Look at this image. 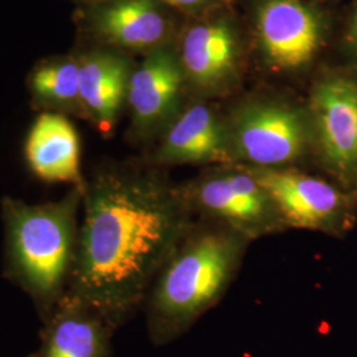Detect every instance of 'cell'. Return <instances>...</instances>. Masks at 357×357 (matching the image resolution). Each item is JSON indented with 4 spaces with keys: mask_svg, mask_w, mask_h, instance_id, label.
<instances>
[{
    "mask_svg": "<svg viewBox=\"0 0 357 357\" xmlns=\"http://www.w3.org/2000/svg\"><path fill=\"white\" fill-rule=\"evenodd\" d=\"M82 119L109 137L126 105L128 82L137 65L131 57L110 48L77 43Z\"/></svg>",
    "mask_w": 357,
    "mask_h": 357,
    "instance_id": "8fae6325",
    "label": "cell"
},
{
    "mask_svg": "<svg viewBox=\"0 0 357 357\" xmlns=\"http://www.w3.org/2000/svg\"><path fill=\"white\" fill-rule=\"evenodd\" d=\"M153 1L163 4L165 7H172L181 11H195V10H202L213 4L216 0H153Z\"/></svg>",
    "mask_w": 357,
    "mask_h": 357,
    "instance_id": "e0dca14e",
    "label": "cell"
},
{
    "mask_svg": "<svg viewBox=\"0 0 357 357\" xmlns=\"http://www.w3.org/2000/svg\"><path fill=\"white\" fill-rule=\"evenodd\" d=\"M150 163L156 167L233 165L225 119L204 103L183 109L160 137Z\"/></svg>",
    "mask_w": 357,
    "mask_h": 357,
    "instance_id": "4fadbf2b",
    "label": "cell"
},
{
    "mask_svg": "<svg viewBox=\"0 0 357 357\" xmlns=\"http://www.w3.org/2000/svg\"><path fill=\"white\" fill-rule=\"evenodd\" d=\"M82 187H70L64 197L47 203L29 204L13 196L0 202L6 275L29 296L41 320L68 289L76 255Z\"/></svg>",
    "mask_w": 357,
    "mask_h": 357,
    "instance_id": "3957f363",
    "label": "cell"
},
{
    "mask_svg": "<svg viewBox=\"0 0 357 357\" xmlns=\"http://www.w3.org/2000/svg\"><path fill=\"white\" fill-rule=\"evenodd\" d=\"M345 43H347L348 50L351 51V53L357 57V6L355 7V11L352 13L349 24L347 28Z\"/></svg>",
    "mask_w": 357,
    "mask_h": 357,
    "instance_id": "ac0fdd59",
    "label": "cell"
},
{
    "mask_svg": "<svg viewBox=\"0 0 357 357\" xmlns=\"http://www.w3.org/2000/svg\"><path fill=\"white\" fill-rule=\"evenodd\" d=\"M73 23L78 43L126 54H147L165 47L174 33L167 7L153 0H102L77 7Z\"/></svg>",
    "mask_w": 357,
    "mask_h": 357,
    "instance_id": "8992f818",
    "label": "cell"
},
{
    "mask_svg": "<svg viewBox=\"0 0 357 357\" xmlns=\"http://www.w3.org/2000/svg\"><path fill=\"white\" fill-rule=\"evenodd\" d=\"M180 187L193 215L236 230L249 241L287 229L268 192L243 165L216 166Z\"/></svg>",
    "mask_w": 357,
    "mask_h": 357,
    "instance_id": "5b68a950",
    "label": "cell"
},
{
    "mask_svg": "<svg viewBox=\"0 0 357 357\" xmlns=\"http://www.w3.org/2000/svg\"><path fill=\"white\" fill-rule=\"evenodd\" d=\"M187 78L178 59V48L167 44L144 56L128 82L130 112L128 137L146 144L160 139L178 116Z\"/></svg>",
    "mask_w": 357,
    "mask_h": 357,
    "instance_id": "52a82bcc",
    "label": "cell"
},
{
    "mask_svg": "<svg viewBox=\"0 0 357 357\" xmlns=\"http://www.w3.org/2000/svg\"><path fill=\"white\" fill-rule=\"evenodd\" d=\"M24 158L29 171L44 183L84 185L79 135L69 116L38 113L26 134Z\"/></svg>",
    "mask_w": 357,
    "mask_h": 357,
    "instance_id": "9a60e30c",
    "label": "cell"
},
{
    "mask_svg": "<svg viewBox=\"0 0 357 357\" xmlns=\"http://www.w3.org/2000/svg\"><path fill=\"white\" fill-rule=\"evenodd\" d=\"M72 3H75L77 7H84V6H90V4H96L98 1H102V0H69Z\"/></svg>",
    "mask_w": 357,
    "mask_h": 357,
    "instance_id": "d6986e66",
    "label": "cell"
},
{
    "mask_svg": "<svg viewBox=\"0 0 357 357\" xmlns=\"http://www.w3.org/2000/svg\"><path fill=\"white\" fill-rule=\"evenodd\" d=\"M246 167L268 192L287 229L335 233L347 224L351 200L324 178L294 167Z\"/></svg>",
    "mask_w": 357,
    "mask_h": 357,
    "instance_id": "ba28073f",
    "label": "cell"
},
{
    "mask_svg": "<svg viewBox=\"0 0 357 357\" xmlns=\"http://www.w3.org/2000/svg\"><path fill=\"white\" fill-rule=\"evenodd\" d=\"M178 53L187 82L203 93L229 89L238 75L240 40L228 19H211L190 26Z\"/></svg>",
    "mask_w": 357,
    "mask_h": 357,
    "instance_id": "7c38bea8",
    "label": "cell"
},
{
    "mask_svg": "<svg viewBox=\"0 0 357 357\" xmlns=\"http://www.w3.org/2000/svg\"><path fill=\"white\" fill-rule=\"evenodd\" d=\"M38 349L28 357H110L114 330L102 317L65 293L41 320Z\"/></svg>",
    "mask_w": 357,
    "mask_h": 357,
    "instance_id": "5bb4252c",
    "label": "cell"
},
{
    "mask_svg": "<svg viewBox=\"0 0 357 357\" xmlns=\"http://www.w3.org/2000/svg\"><path fill=\"white\" fill-rule=\"evenodd\" d=\"M255 32L268 64L295 70L310 64L323 40L319 13L302 0H259Z\"/></svg>",
    "mask_w": 357,
    "mask_h": 357,
    "instance_id": "30bf717a",
    "label": "cell"
},
{
    "mask_svg": "<svg viewBox=\"0 0 357 357\" xmlns=\"http://www.w3.org/2000/svg\"><path fill=\"white\" fill-rule=\"evenodd\" d=\"M227 122L233 163L284 168L314 149L307 109L274 100L243 103Z\"/></svg>",
    "mask_w": 357,
    "mask_h": 357,
    "instance_id": "277c9868",
    "label": "cell"
},
{
    "mask_svg": "<svg viewBox=\"0 0 357 357\" xmlns=\"http://www.w3.org/2000/svg\"><path fill=\"white\" fill-rule=\"evenodd\" d=\"M160 167L102 163L85 176L66 294L116 331L144 305L160 270L195 227L180 184Z\"/></svg>",
    "mask_w": 357,
    "mask_h": 357,
    "instance_id": "6da1fadb",
    "label": "cell"
},
{
    "mask_svg": "<svg viewBox=\"0 0 357 357\" xmlns=\"http://www.w3.org/2000/svg\"><path fill=\"white\" fill-rule=\"evenodd\" d=\"M26 89L35 112L82 119L79 63L75 50L38 61L26 77Z\"/></svg>",
    "mask_w": 357,
    "mask_h": 357,
    "instance_id": "2e32d148",
    "label": "cell"
},
{
    "mask_svg": "<svg viewBox=\"0 0 357 357\" xmlns=\"http://www.w3.org/2000/svg\"><path fill=\"white\" fill-rule=\"evenodd\" d=\"M250 243L213 221L192 228L158 274L144 302L153 344L172 343L216 305L234 281Z\"/></svg>",
    "mask_w": 357,
    "mask_h": 357,
    "instance_id": "7a4b0ae2",
    "label": "cell"
},
{
    "mask_svg": "<svg viewBox=\"0 0 357 357\" xmlns=\"http://www.w3.org/2000/svg\"><path fill=\"white\" fill-rule=\"evenodd\" d=\"M307 113L314 149L335 176H357V84L347 77L321 79L311 91Z\"/></svg>",
    "mask_w": 357,
    "mask_h": 357,
    "instance_id": "9c48e42d",
    "label": "cell"
}]
</instances>
